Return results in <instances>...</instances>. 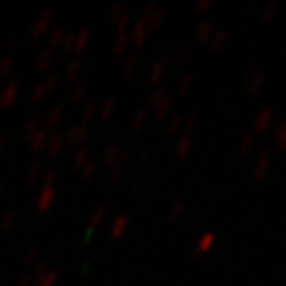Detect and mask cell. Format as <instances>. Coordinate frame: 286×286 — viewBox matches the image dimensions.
Listing matches in <instances>:
<instances>
[{"label": "cell", "instance_id": "6da1fadb", "mask_svg": "<svg viewBox=\"0 0 286 286\" xmlns=\"http://www.w3.org/2000/svg\"><path fill=\"white\" fill-rule=\"evenodd\" d=\"M245 86H247V92L248 95H257L261 88L264 86L266 82V75L261 73L257 68H250L248 72L244 76Z\"/></svg>", "mask_w": 286, "mask_h": 286}, {"label": "cell", "instance_id": "7a4b0ae2", "mask_svg": "<svg viewBox=\"0 0 286 286\" xmlns=\"http://www.w3.org/2000/svg\"><path fill=\"white\" fill-rule=\"evenodd\" d=\"M51 12H48V11H45V12H42V14L35 19V22L32 24V27H31V38H34V40H40L41 37L47 32V29H48V25H50V22H51Z\"/></svg>", "mask_w": 286, "mask_h": 286}, {"label": "cell", "instance_id": "3957f363", "mask_svg": "<svg viewBox=\"0 0 286 286\" xmlns=\"http://www.w3.org/2000/svg\"><path fill=\"white\" fill-rule=\"evenodd\" d=\"M270 156H272V150L269 148L261 150L257 163L253 169V178L254 180H263L266 177V173L269 169V163H270Z\"/></svg>", "mask_w": 286, "mask_h": 286}, {"label": "cell", "instance_id": "277c9868", "mask_svg": "<svg viewBox=\"0 0 286 286\" xmlns=\"http://www.w3.org/2000/svg\"><path fill=\"white\" fill-rule=\"evenodd\" d=\"M129 156H130V150L120 152L117 161L112 163V166H111V173H109V180H108L109 187H112V186L119 181V178H120V176H122L123 173V168H124V165L127 162Z\"/></svg>", "mask_w": 286, "mask_h": 286}, {"label": "cell", "instance_id": "5b68a950", "mask_svg": "<svg viewBox=\"0 0 286 286\" xmlns=\"http://www.w3.org/2000/svg\"><path fill=\"white\" fill-rule=\"evenodd\" d=\"M273 117H274V114H273L272 108L261 109L254 120V130L257 133H266L269 130V127L272 126Z\"/></svg>", "mask_w": 286, "mask_h": 286}, {"label": "cell", "instance_id": "8992f818", "mask_svg": "<svg viewBox=\"0 0 286 286\" xmlns=\"http://www.w3.org/2000/svg\"><path fill=\"white\" fill-rule=\"evenodd\" d=\"M55 190L54 187H42L37 199V210L38 212H47L53 203H54Z\"/></svg>", "mask_w": 286, "mask_h": 286}, {"label": "cell", "instance_id": "52a82bcc", "mask_svg": "<svg viewBox=\"0 0 286 286\" xmlns=\"http://www.w3.org/2000/svg\"><path fill=\"white\" fill-rule=\"evenodd\" d=\"M146 35H148V27H146V22L140 18L136 24L132 28V32L129 35V40L133 42L135 47H140L145 40H146Z\"/></svg>", "mask_w": 286, "mask_h": 286}, {"label": "cell", "instance_id": "ba28073f", "mask_svg": "<svg viewBox=\"0 0 286 286\" xmlns=\"http://www.w3.org/2000/svg\"><path fill=\"white\" fill-rule=\"evenodd\" d=\"M86 132H88V129L85 127V126H76V127H73L70 132H69L66 137L63 139V145H66V146H75V145H79L82 140L85 139L86 136Z\"/></svg>", "mask_w": 286, "mask_h": 286}, {"label": "cell", "instance_id": "9c48e42d", "mask_svg": "<svg viewBox=\"0 0 286 286\" xmlns=\"http://www.w3.org/2000/svg\"><path fill=\"white\" fill-rule=\"evenodd\" d=\"M191 146H193V137L190 133H183L180 139L177 140L176 145V156L178 159H183L187 156V153L190 152Z\"/></svg>", "mask_w": 286, "mask_h": 286}, {"label": "cell", "instance_id": "30bf717a", "mask_svg": "<svg viewBox=\"0 0 286 286\" xmlns=\"http://www.w3.org/2000/svg\"><path fill=\"white\" fill-rule=\"evenodd\" d=\"M215 240H216V235H215L213 232H207V234H204L203 237L199 240V243L196 244V247H194V254L199 256V254H203L206 251H209L210 247H212L213 243H215Z\"/></svg>", "mask_w": 286, "mask_h": 286}, {"label": "cell", "instance_id": "8fae6325", "mask_svg": "<svg viewBox=\"0 0 286 286\" xmlns=\"http://www.w3.org/2000/svg\"><path fill=\"white\" fill-rule=\"evenodd\" d=\"M213 34H215V32H213V25H212L210 22H203V24H200L199 28H197L194 38H196V41H197L199 44H206L207 41H210Z\"/></svg>", "mask_w": 286, "mask_h": 286}, {"label": "cell", "instance_id": "7c38bea8", "mask_svg": "<svg viewBox=\"0 0 286 286\" xmlns=\"http://www.w3.org/2000/svg\"><path fill=\"white\" fill-rule=\"evenodd\" d=\"M89 37H91V31H89V28L88 27H83L76 34V42H75V53L79 55L86 48V45H88V42H89Z\"/></svg>", "mask_w": 286, "mask_h": 286}, {"label": "cell", "instance_id": "4fadbf2b", "mask_svg": "<svg viewBox=\"0 0 286 286\" xmlns=\"http://www.w3.org/2000/svg\"><path fill=\"white\" fill-rule=\"evenodd\" d=\"M127 225H129V220L126 216H120V218H117L114 222H112V225H111V228H109V235L112 237V238H120L123 234L126 232L127 230Z\"/></svg>", "mask_w": 286, "mask_h": 286}, {"label": "cell", "instance_id": "5bb4252c", "mask_svg": "<svg viewBox=\"0 0 286 286\" xmlns=\"http://www.w3.org/2000/svg\"><path fill=\"white\" fill-rule=\"evenodd\" d=\"M29 140H31V149L34 150V152H38V150H41L45 146V143H47V140H48L47 132H45L44 129H38L37 133L31 137Z\"/></svg>", "mask_w": 286, "mask_h": 286}, {"label": "cell", "instance_id": "9a60e30c", "mask_svg": "<svg viewBox=\"0 0 286 286\" xmlns=\"http://www.w3.org/2000/svg\"><path fill=\"white\" fill-rule=\"evenodd\" d=\"M226 41H228V32H226V31L220 29L218 32H215V34L212 35V38H210V48H212V51H219V50H222L223 45L226 44Z\"/></svg>", "mask_w": 286, "mask_h": 286}, {"label": "cell", "instance_id": "2e32d148", "mask_svg": "<svg viewBox=\"0 0 286 286\" xmlns=\"http://www.w3.org/2000/svg\"><path fill=\"white\" fill-rule=\"evenodd\" d=\"M274 145L280 152L286 150V120L280 122L277 126V132L274 135Z\"/></svg>", "mask_w": 286, "mask_h": 286}, {"label": "cell", "instance_id": "e0dca14e", "mask_svg": "<svg viewBox=\"0 0 286 286\" xmlns=\"http://www.w3.org/2000/svg\"><path fill=\"white\" fill-rule=\"evenodd\" d=\"M171 107H173V101H171L168 96H165L162 101L153 108L155 109V116H156V119H158V120L166 119L168 114H169V111H171Z\"/></svg>", "mask_w": 286, "mask_h": 286}, {"label": "cell", "instance_id": "ac0fdd59", "mask_svg": "<svg viewBox=\"0 0 286 286\" xmlns=\"http://www.w3.org/2000/svg\"><path fill=\"white\" fill-rule=\"evenodd\" d=\"M140 18H142V16H140ZM142 19L146 22L148 29H158V28L161 27V24H162L163 12L161 9H156V11L152 12L148 18H142Z\"/></svg>", "mask_w": 286, "mask_h": 286}, {"label": "cell", "instance_id": "d6986e66", "mask_svg": "<svg viewBox=\"0 0 286 286\" xmlns=\"http://www.w3.org/2000/svg\"><path fill=\"white\" fill-rule=\"evenodd\" d=\"M47 150H48V155L50 156H55L62 148H63V137L59 136V135H54V136L48 137L47 140Z\"/></svg>", "mask_w": 286, "mask_h": 286}, {"label": "cell", "instance_id": "ffe728a7", "mask_svg": "<svg viewBox=\"0 0 286 286\" xmlns=\"http://www.w3.org/2000/svg\"><path fill=\"white\" fill-rule=\"evenodd\" d=\"M277 6H279V3H277L276 0L267 2V3L264 5L263 11H261V21H263V22L272 21L273 18H274V15H276V12H277Z\"/></svg>", "mask_w": 286, "mask_h": 286}, {"label": "cell", "instance_id": "44dd1931", "mask_svg": "<svg viewBox=\"0 0 286 286\" xmlns=\"http://www.w3.org/2000/svg\"><path fill=\"white\" fill-rule=\"evenodd\" d=\"M163 73H165V65H163L162 62H158V63H155L153 66H152V70H150L149 73V82L152 85H156V83H159L161 79H162Z\"/></svg>", "mask_w": 286, "mask_h": 286}, {"label": "cell", "instance_id": "7402d4cb", "mask_svg": "<svg viewBox=\"0 0 286 286\" xmlns=\"http://www.w3.org/2000/svg\"><path fill=\"white\" fill-rule=\"evenodd\" d=\"M81 69H82V63H81V60H79V59H76V60H72V62L69 63L68 69H66L65 78H66L68 81H75V79L78 78V75H79Z\"/></svg>", "mask_w": 286, "mask_h": 286}, {"label": "cell", "instance_id": "603a6c76", "mask_svg": "<svg viewBox=\"0 0 286 286\" xmlns=\"http://www.w3.org/2000/svg\"><path fill=\"white\" fill-rule=\"evenodd\" d=\"M85 94H86V85L82 83V82H78V83L73 86L72 92H70V101H72L73 104H79L82 101V98L85 96Z\"/></svg>", "mask_w": 286, "mask_h": 286}, {"label": "cell", "instance_id": "cb8c5ba5", "mask_svg": "<svg viewBox=\"0 0 286 286\" xmlns=\"http://www.w3.org/2000/svg\"><path fill=\"white\" fill-rule=\"evenodd\" d=\"M136 66H137V57L136 55H130V57H127L124 62H123V66H122V75L124 78H129L135 70H136Z\"/></svg>", "mask_w": 286, "mask_h": 286}, {"label": "cell", "instance_id": "d4e9b609", "mask_svg": "<svg viewBox=\"0 0 286 286\" xmlns=\"http://www.w3.org/2000/svg\"><path fill=\"white\" fill-rule=\"evenodd\" d=\"M62 114H63V107L62 105H54V108L50 109L48 116H47V126L48 127H54L59 124L60 119H62Z\"/></svg>", "mask_w": 286, "mask_h": 286}, {"label": "cell", "instance_id": "484cf974", "mask_svg": "<svg viewBox=\"0 0 286 286\" xmlns=\"http://www.w3.org/2000/svg\"><path fill=\"white\" fill-rule=\"evenodd\" d=\"M119 155H120V150L117 146H114V145H109L108 148L105 149L104 152V163L107 165V166H112V163L117 161V158H119Z\"/></svg>", "mask_w": 286, "mask_h": 286}, {"label": "cell", "instance_id": "4316f807", "mask_svg": "<svg viewBox=\"0 0 286 286\" xmlns=\"http://www.w3.org/2000/svg\"><path fill=\"white\" fill-rule=\"evenodd\" d=\"M65 37H66V31H65V28L62 27H55L51 29V32H50V37H48V41H50V44L51 45H59V44H62L63 40H65Z\"/></svg>", "mask_w": 286, "mask_h": 286}, {"label": "cell", "instance_id": "83f0119b", "mask_svg": "<svg viewBox=\"0 0 286 286\" xmlns=\"http://www.w3.org/2000/svg\"><path fill=\"white\" fill-rule=\"evenodd\" d=\"M191 85H193V76L191 75H184L180 82H178L177 85V94L180 96L186 95L187 92H189V89L191 88Z\"/></svg>", "mask_w": 286, "mask_h": 286}, {"label": "cell", "instance_id": "f1b7e54d", "mask_svg": "<svg viewBox=\"0 0 286 286\" xmlns=\"http://www.w3.org/2000/svg\"><path fill=\"white\" fill-rule=\"evenodd\" d=\"M105 213H107V209H105L104 206L98 207L95 212L92 213V216H91V220H89V228H91V230H95L96 226L104 220Z\"/></svg>", "mask_w": 286, "mask_h": 286}, {"label": "cell", "instance_id": "f546056e", "mask_svg": "<svg viewBox=\"0 0 286 286\" xmlns=\"http://www.w3.org/2000/svg\"><path fill=\"white\" fill-rule=\"evenodd\" d=\"M253 146H254V136H253V133H247V135L241 139L238 150H240L241 155H247V153L251 150Z\"/></svg>", "mask_w": 286, "mask_h": 286}, {"label": "cell", "instance_id": "4dcf8cb0", "mask_svg": "<svg viewBox=\"0 0 286 286\" xmlns=\"http://www.w3.org/2000/svg\"><path fill=\"white\" fill-rule=\"evenodd\" d=\"M88 156H89V148H82V149L76 153L75 159H73V168H75V169L82 168L85 163L88 162Z\"/></svg>", "mask_w": 286, "mask_h": 286}, {"label": "cell", "instance_id": "1f68e13d", "mask_svg": "<svg viewBox=\"0 0 286 286\" xmlns=\"http://www.w3.org/2000/svg\"><path fill=\"white\" fill-rule=\"evenodd\" d=\"M127 42H129V35H127V34L117 35L116 44H114V54H123V53L126 51V48H127Z\"/></svg>", "mask_w": 286, "mask_h": 286}, {"label": "cell", "instance_id": "d6a6232c", "mask_svg": "<svg viewBox=\"0 0 286 286\" xmlns=\"http://www.w3.org/2000/svg\"><path fill=\"white\" fill-rule=\"evenodd\" d=\"M146 117H148V111L146 109H137L135 117H133V129L135 130H140L145 126V123H146Z\"/></svg>", "mask_w": 286, "mask_h": 286}, {"label": "cell", "instance_id": "836d02e7", "mask_svg": "<svg viewBox=\"0 0 286 286\" xmlns=\"http://www.w3.org/2000/svg\"><path fill=\"white\" fill-rule=\"evenodd\" d=\"M57 282V273L55 272H47L40 280L34 282L32 286H54Z\"/></svg>", "mask_w": 286, "mask_h": 286}, {"label": "cell", "instance_id": "e575fe53", "mask_svg": "<svg viewBox=\"0 0 286 286\" xmlns=\"http://www.w3.org/2000/svg\"><path fill=\"white\" fill-rule=\"evenodd\" d=\"M51 59H53V55H51V51H50V50L42 51V53L38 55V60H37V70H40V72L45 70V69L48 68Z\"/></svg>", "mask_w": 286, "mask_h": 286}, {"label": "cell", "instance_id": "d590c367", "mask_svg": "<svg viewBox=\"0 0 286 286\" xmlns=\"http://www.w3.org/2000/svg\"><path fill=\"white\" fill-rule=\"evenodd\" d=\"M212 6H213V2H212V0H200V2H197V3L193 5L191 11H193V14L202 15L204 14V12H207Z\"/></svg>", "mask_w": 286, "mask_h": 286}, {"label": "cell", "instance_id": "8d00e7d4", "mask_svg": "<svg viewBox=\"0 0 286 286\" xmlns=\"http://www.w3.org/2000/svg\"><path fill=\"white\" fill-rule=\"evenodd\" d=\"M45 95H47V92H45L44 82H40V83L35 85V88H34V91H32V94H31V101H32L34 104H38Z\"/></svg>", "mask_w": 286, "mask_h": 286}, {"label": "cell", "instance_id": "74e56055", "mask_svg": "<svg viewBox=\"0 0 286 286\" xmlns=\"http://www.w3.org/2000/svg\"><path fill=\"white\" fill-rule=\"evenodd\" d=\"M183 123H184V120H183V117H181V116H174V117L169 120V123H168L166 133H168V135H176L178 130L181 129Z\"/></svg>", "mask_w": 286, "mask_h": 286}, {"label": "cell", "instance_id": "f35d334b", "mask_svg": "<svg viewBox=\"0 0 286 286\" xmlns=\"http://www.w3.org/2000/svg\"><path fill=\"white\" fill-rule=\"evenodd\" d=\"M114 107H116L114 98H107V99L104 101L102 108H101V116H102L104 120H108L109 117H111V114H112V111H114Z\"/></svg>", "mask_w": 286, "mask_h": 286}, {"label": "cell", "instance_id": "ab89813d", "mask_svg": "<svg viewBox=\"0 0 286 286\" xmlns=\"http://www.w3.org/2000/svg\"><path fill=\"white\" fill-rule=\"evenodd\" d=\"M129 22H130V16L129 14L123 15L122 18L116 22L117 25H116V35H123V34H126V29L129 27Z\"/></svg>", "mask_w": 286, "mask_h": 286}, {"label": "cell", "instance_id": "60d3db41", "mask_svg": "<svg viewBox=\"0 0 286 286\" xmlns=\"http://www.w3.org/2000/svg\"><path fill=\"white\" fill-rule=\"evenodd\" d=\"M75 42H76V34L70 32V34H66L65 40H63V51L69 54L75 50Z\"/></svg>", "mask_w": 286, "mask_h": 286}, {"label": "cell", "instance_id": "b9f144b4", "mask_svg": "<svg viewBox=\"0 0 286 286\" xmlns=\"http://www.w3.org/2000/svg\"><path fill=\"white\" fill-rule=\"evenodd\" d=\"M94 112H95V105H94L92 102H89V104L85 107L83 112H82V126L88 127V124H89V122H91V119H92Z\"/></svg>", "mask_w": 286, "mask_h": 286}, {"label": "cell", "instance_id": "7bdbcfd3", "mask_svg": "<svg viewBox=\"0 0 286 286\" xmlns=\"http://www.w3.org/2000/svg\"><path fill=\"white\" fill-rule=\"evenodd\" d=\"M199 120V114H197V111H191L190 114H189V117L184 120V129H186V133H190L191 130L196 127V123Z\"/></svg>", "mask_w": 286, "mask_h": 286}, {"label": "cell", "instance_id": "ee69618b", "mask_svg": "<svg viewBox=\"0 0 286 286\" xmlns=\"http://www.w3.org/2000/svg\"><path fill=\"white\" fill-rule=\"evenodd\" d=\"M183 212H184V203L177 202V203L171 207V210H169V220H171V222H177L178 219L181 218Z\"/></svg>", "mask_w": 286, "mask_h": 286}, {"label": "cell", "instance_id": "f6af8a7d", "mask_svg": "<svg viewBox=\"0 0 286 286\" xmlns=\"http://www.w3.org/2000/svg\"><path fill=\"white\" fill-rule=\"evenodd\" d=\"M123 15H124V6H123L122 3L112 5V8L109 9V19H112L114 22H117Z\"/></svg>", "mask_w": 286, "mask_h": 286}, {"label": "cell", "instance_id": "bcb514c9", "mask_svg": "<svg viewBox=\"0 0 286 286\" xmlns=\"http://www.w3.org/2000/svg\"><path fill=\"white\" fill-rule=\"evenodd\" d=\"M16 94H18V86H16V83H12L8 89H6V92H5V96H3V102L5 104H12L14 102V99L16 98Z\"/></svg>", "mask_w": 286, "mask_h": 286}, {"label": "cell", "instance_id": "7dc6e473", "mask_svg": "<svg viewBox=\"0 0 286 286\" xmlns=\"http://www.w3.org/2000/svg\"><path fill=\"white\" fill-rule=\"evenodd\" d=\"M96 169V163L94 161H89L83 165V169H82V178L83 180H89V178L94 176Z\"/></svg>", "mask_w": 286, "mask_h": 286}, {"label": "cell", "instance_id": "c3c4849f", "mask_svg": "<svg viewBox=\"0 0 286 286\" xmlns=\"http://www.w3.org/2000/svg\"><path fill=\"white\" fill-rule=\"evenodd\" d=\"M47 272H48V270H47V264L41 261V263H38V264L35 266L34 272L31 274V277L34 279V282H37V280H40L41 277H42Z\"/></svg>", "mask_w": 286, "mask_h": 286}, {"label": "cell", "instance_id": "681fc988", "mask_svg": "<svg viewBox=\"0 0 286 286\" xmlns=\"http://www.w3.org/2000/svg\"><path fill=\"white\" fill-rule=\"evenodd\" d=\"M57 81H59V76L55 73H51L48 75V78L44 81V86H45V92L47 94H51L54 91L55 85H57Z\"/></svg>", "mask_w": 286, "mask_h": 286}, {"label": "cell", "instance_id": "f907efd6", "mask_svg": "<svg viewBox=\"0 0 286 286\" xmlns=\"http://www.w3.org/2000/svg\"><path fill=\"white\" fill-rule=\"evenodd\" d=\"M40 173H41V165L38 162L34 163V165L31 166L29 173H28V181H29V183H34V181L38 178Z\"/></svg>", "mask_w": 286, "mask_h": 286}, {"label": "cell", "instance_id": "816d5d0a", "mask_svg": "<svg viewBox=\"0 0 286 286\" xmlns=\"http://www.w3.org/2000/svg\"><path fill=\"white\" fill-rule=\"evenodd\" d=\"M163 98H165V91H162V89L155 91L153 95H152V98H150V105H152V108H155V107L162 101Z\"/></svg>", "mask_w": 286, "mask_h": 286}, {"label": "cell", "instance_id": "f5cc1de1", "mask_svg": "<svg viewBox=\"0 0 286 286\" xmlns=\"http://www.w3.org/2000/svg\"><path fill=\"white\" fill-rule=\"evenodd\" d=\"M190 42H184V45L180 48V51H178V54H177V59L180 60V62H184L186 59H187V55H189V53H190Z\"/></svg>", "mask_w": 286, "mask_h": 286}, {"label": "cell", "instance_id": "db71d44e", "mask_svg": "<svg viewBox=\"0 0 286 286\" xmlns=\"http://www.w3.org/2000/svg\"><path fill=\"white\" fill-rule=\"evenodd\" d=\"M38 129H40V127H38V124H37V123L31 122L27 126V129H25V137H27V139H31V137L37 133V130H38Z\"/></svg>", "mask_w": 286, "mask_h": 286}, {"label": "cell", "instance_id": "11a10c76", "mask_svg": "<svg viewBox=\"0 0 286 286\" xmlns=\"http://www.w3.org/2000/svg\"><path fill=\"white\" fill-rule=\"evenodd\" d=\"M54 183H55V174L54 173H48L45 178H44V183H42V186L44 187H54Z\"/></svg>", "mask_w": 286, "mask_h": 286}, {"label": "cell", "instance_id": "9f6ffc18", "mask_svg": "<svg viewBox=\"0 0 286 286\" xmlns=\"http://www.w3.org/2000/svg\"><path fill=\"white\" fill-rule=\"evenodd\" d=\"M37 254H38V248L37 247H32L29 251L27 253V263H32L34 260H35V257H37Z\"/></svg>", "mask_w": 286, "mask_h": 286}, {"label": "cell", "instance_id": "6f0895ef", "mask_svg": "<svg viewBox=\"0 0 286 286\" xmlns=\"http://www.w3.org/2000/svg\"><path fill=\"white\" fill-rule=\"evenodd\" d=\"M149 152H150V146H145V148H143V150H142V156H140V161H142V162L146 161V158L149 156Z\"/></svg>", "mask_w": 286, "mask_h": 286}, {"label": "cell", "instance_id": "680465c9", "mask_svg": "<svg viewBox=\"0 0 286 286\" xmlns=\"http://www.w3.org/2000/svg\"><path fill=\"white\" fill-rule=\"evenodd\" d=\"M89 270H91V263H85V264L82 266V274H86Z\"/></svg>", "mask_w": 286, "mask_h": 286}, {"label": "cell", "instance_id": "91938a15", "mask_svg": "<svg viewBox=\"0 0 286 286\" xmlns=\"http://www.w3.org/2000/svg\"><path fill=\"white\" fill-rule=\"evenodd\" d=\"M14 219H15L14 215H12V213H9V215H8V216H6V218H5V222H6V223H8V225H11V223H12V222H14Z\"/></svg>", "mask_w": 286, "mask_h": 286}, {"label": "cell", "instance_id": "94428289", "mask_svg": "<svg viewBox=\"0 0 286 286\" xmlns=\"http://www.w3.org/2000/svg\"><path fill=\"white\" fill-rule=\"evenodd\" d=\"M9 68H11V62L8 60V62L5 63V66H3V69H5V72H6V69H9Z\"/></svg>", "mask_w": 286, "mask_h": 286}]
</instances>
